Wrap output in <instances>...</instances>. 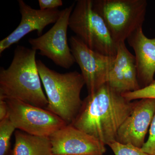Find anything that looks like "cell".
Here are the masks:
<instances>
[{"mask_svg":"<svg viewBox=\"0 0 155 155\" xmlns=\"http://www.w3.org/2000/svg\"><path fill=\"white\" fill-rule=\"evenodd\" d=\"M127 40L135 53L137 77L142 88L154 80L155 38L147 37L141 27L135 30Z\"/></svg>","mask_w":155,"mask_h":155,"instance_id":"13","label":"cell"},{"mask_svg":"<svg viewBox=\"0 0 155 155\" xmlns=\"http://www.w3.org/2000/svg\"><path fill=\"white\" fill-rule=\"evenodd\" d=\"M141 149L149 155H155V113L149 128L148 138Z\"/></svg>","mask_w":155,"mask_h":155,"instance_id":"18","label":"cell"},{"mask_svg":"<svg viewBox=\"0 0 155 155\" xmlns=\"http://www.w3.org/2000/svg\"><path fill=\"white\" fill-rule=\"evenodd\" d=\"M135 104L105 84L83 100L71 125L108 145L116 141L119 128Z\"/></svg>","mask_w":155,"mask_h":155,"instance_id":"1","label":"cell"},{"mask_svg":"<svg viewBox=\"0 0 155 155\" xmlns=\"http://www.w3.org/2000/svg\"><path fill=\"white\" fill-rule=\"evenodd\" d=\"M71 52L81 70L88 94L107 83L115 57L92 51L76 36L69 38Z\"/></svg>","mask_w":155,"mask_h":155,"instance_id":"8","label":"cell"},{"mask_svg":"<svg viewBox=\"0 0 155 155\" xmlns=\"http://www.w3.org/2000/svg\"><path fill=\"white\" fill-rule=\"evenodd\" d=\"M69 27L90 49L116 57L117 45L105 22L93 8L92 0H78L70 15Z\"/></svg>","mask_w":155,"mask_h":155,"instance_id":"4","label":"cell"},{"mask_svg":"<svg viewBox=\"0 0 155 155\" xmlns=\"http://www.w3.org/2000/svg\"><path fill=\"white\" fill-rule=\"evenodd\" d=\"M155 113V99H143L136 101L133 110L117 133L116 141L142 148Z\"/></svg>","mask_w":155,"mask_h":155,"instance_id":"11","label":"cell"},{"mask_svg":"<svg viewBox=\"0 0 155 155\" xmlns=\"http://www.w3.org/2000/svg\"><path fill=\"white\" fill-rule=\"evenodd\" d=\"M18 3L21 21L13 32L0 41V54L31 31H36L38 37L41 36L45 28L50 24H55L61 15V11L58 9H35L23 0H18Z\"/></svg>","mask_w":155,"mask_h":155,"instance_id":"10","label":"cell"},{"mask_svg":"<svg viewBox=\"0 0 155 155\" xmlns=\"http://www.w3.org/2000/svg\"><path fill=\"white\" fill-rule=\"evenodd\" d=\"M106 83L121 94L141 88L135 56L128 51L125 41L117 45L116 57Z\"/></svg>","mask_w":155,"mask_h":155,"instance_id":"12","label":"cell"},{"mask_svg":"<svg viewBox=\"0 0 155 155\" xmlns=\"http://www.w3.org/2000/svg\"><path fill=\"white\" fill-rule=\"evenodd\" d=\"M8 117V107L5 100L0 99V121Z\"/></svg>","mask_w":155,"mask_h":155,"instance_id":"20","label":"cell"},{"mask_svg":"<svg viewBox=\"0 0 155 155\" xmlns=\"http://www.w3.org/2000/svg\"><path fill=\"white\" fill-rule=\"evenodd\" d=\"M36 54L35 50L17 46L10 66L0 69V99L46 108L48 102L42 88Z\"/></svg>","mask_w":155,"mask_h":155,"instance_id":"2","label":"cell"},{"mask_svg":"<svg viewBox=\"0 0 155 155\" xmlns=\"http://www.w3.org/2000/svg\"><path fill=\"white\" fill-rule=\"evenodd\" d=\"M147 6L146 0H92L93 8L104 19L117 45L142 27Z\"/></svg>","mask_w":155,"mask_h":155,"instance_id":"5","label":"cell"},{"mask_svg":"<svg viewBox=\"0 0 155 155\" xmlns=\"http://www.w3.org/2000/svg\"><path fill=\"white\" fill-rule=\"evenodd\" d=\"M115 155H149L145 153L141 148L130 144H123L115 141L108 145Z\"/></svg>","mask_w":155,"mask_h":155,"instance_id":"17","label":"cell"},{"mask_svg":"<svg viewBox=\"0 0 155 155\" xmlns=\"http://www.w3.org/2000/svg\"><path fill=\"white\" fill-rule=\"evenodd\" d=\"M5 100L8 107V118L17 130L31 135L49 137L67 125L61 118L45 108L18 100Z\"/></svg>","mask_w":155,"mask_h":155,"instance_id":"7","label":"cell"},{"mask_svg":"<svg viewBox=\"0 0 155 155\" xmlns=\"http://www.w3.org/2000/svg\"><path fill=\"white\" fill-rule=\"evenodd\" d=\"M36 63L48 102L45 109L71 125L82 106L81 93L85 85L83 76L76 71L59 73L41 60Z\"/></svg>","mask_w":155,"mask_h":155,"instance_id":"3","label":"cell"},{"mask_svg":"<svg viewBox=\"0 0 155 155\" xmlns=\"http://www.w3.org/2000/svg\"><path fill=\"white\" fill-rule=\"evenodd\" d=\"M39 6L41 10H51L58 9L63 5L62 0H38Z\"/></svg>","mask_w":155,"mask_h":155,"instance_id":"19","label":"cell"},{"mask_svg":"<svg viewBox=\"0 0 155 155\" xmlns=\"http://www.w3.org/2000/svg\"><path fill=\"white\" fill-rule=\"evenodd\" d=\"M75 5L73 3L61 11L59 19L47 32L36 38L28 39L31 49L39 51V54L65 69H70L75 63L67 39L69 18Z\"/></svg>","mask_w":155,"mask_h":155,"instance_id":"6","label":"cell"},{"mask_svg":"<svg viewBox=\"0 0 155 155\" xmlns=\"http://www.w3.org/2000/svg\"><path fill=\"white\" fill-rule=\"evenodd\" d=\"M53 155H103L106 145L92 136L67 125L49 137Z\"/></svg>","mask_w":155,"mask_h":155,"instance_id":"9","label":"cell"},{"mask_svg":"<svg viewBox=\"0 0 155 155\" xmlns=\"http://www.w3.org/2000/svg\"><path fill=\"white\" fill-rule=\"evenodd\" d=\"M16 129L8 117L0 121V155H12L11 138Z\"/></svg>","mask_w":155,"mask_h":155,"instance_id":"15","label":"cell"},{"mask_svg":"<svg viewBox=\"0 0 155 155\" xmlns=\"http://www.w3.org/2000/svg\"><path fill=\"white\" fill-rule=\"evenodd\" d=\"M12 155H53L49 137L31 135L19 130L14 133Z\"/></svg>","mask_w":155,"mask_h":155,"instance_id":"14","label":"cell"},{"mask_svg":"<svg viewBox=\"0 0 155 155\" xmlns=\"http://www.w3.org/2000/svg\"><path fill=\"white\" fill-rule=\"evenodd\" d=\"M122 95L125 99L130 101L143 99H155V80L149 85L138 90L125 93Z\"/></svg>","mask_w":155,"mask_h":155,"instance_id":"16","label":"cell"}]
</instances>
